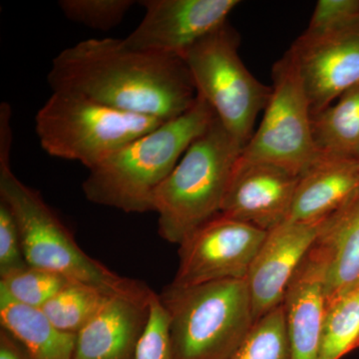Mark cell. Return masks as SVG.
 Masks as SVG:
<instances>
[{"label": "cell", "mask_w": 359, "mask_h": 359, "mask_svg": "<svg viewBox=\"0 0 359 359\" xmlns=\"http://www.w3.org/2000/svg\"><path fill=\"white\" fill-rule=\"evenodd\" d=\"M47 80L52 92L164 121L183 115L198 98L183 58L134 50L114 39L83 40L59 52Z\"/></svg>", "instance_id": "1"}, {"label": "cell", "mask_w": 359, "mask_h": 359, "mask_svg": "<svg viewBox=\"0 0 359 359\" xmlns=\"http://www.w3.org/2000/svg\"><path fill=\"white\" fill-rule=\"evenodd\" d=\"M215 118L211 106L198 95L183 115L162 123L90 170L82 185L85 197L125 212H154L158 187Z\"/></svg>", "instance_id": "2"}, {"label": "cell", "mask_w": 359, "mask_h": 359, "mask_svg": "<svg viewBox=\"0 0 359 359\" xmlns=\"http://www.w3.org/2000/svg\"><path fill=\"white\" fill-rule=\"evenodd\" d=\"M243 149L216 116L156 190L153 205L161 238L180 245L221 212Z\"/></svg>", "instance_id": "3"}, {"label": "cell", "mask_w": 359, "mask_h": 359, "mask_svg": "<svg viewBox=\"0 0 359 359\" xmlns=\"http://www.w3.org/2000/svg\"><path fill=\"white\" fill-rule=\"evenodd\" d=\"M0 200L18 223L28 266L54 271L109 294L148 297L152 292L144 283L123 278L89 257L41 195L14 175L11 160H0Z\"/></svg>", "instance_id": "4"}, {"label": "cell", "mask_w": 359, "mask_h": 359, "mask_svg": "<svg viewBox=\"0 0 359 359\" xmlns=\"http://www.w3.org/2000/svg\"><path fill=\"white\" fill-rule=\"evenodd\" d=\"M159 297L174 359H228L256 323L245 280L171 283Z\"/></svg>", "instance_id": "5"}, {"label": "cell", "mask_w": 359, "mask_h": 359, "mask_svg": "<svg viewBox=\"0 0 359 359\" xmlns=\"http://www.w3.org/2000/svg\"><path fill=\"white\" fill-rule=\"evenodd\" d=\"M164 122L123 112L78 94L52 92L35 115V132L47 154L77 161L90 171Z\"/></svg>", "instance_id": "6"}, {"label": "cell", "mask_w": 359, "mask_h": 359, "mask_svg": "<svg viewBox=\"0 0 359 359\" xmlns=\"http://www.w3.org/2000/svg\"><path fill=\"white\" fill-rule=\"evenodd\" d=\"M240 37L229 22L194 44L183 55L198 95L209 103L226 131L243 147L254 135L271 87L259 81L238 55Z\"/></svg>", "instance_id": "7"}, {"label": "cell", "mask_w": 359, "mask_h": 359, "mask_svg": "<svg viewBox=\"0 0 359 359\" xmlns=\"http://www.w3.org/2000/svg\"><path fill=\"white\" fill-rule=\"evenodd\" d=\"M304 82L285 52L273 67V86L263 120L240 160L263 162L299 176L320 156L314 144Z\"/></svg>", "instance_id": "8"}, {"label": "cell", "mask_w": 359, "mask_h": 359, "mask_svg": "<svg viewBox=\"0 0 359 359\" xmlns=\"http://www.w3.org/2000/svg\"><path fill=\"white\" fill-rule=\"evenodd\" d=\"M268 231L222 214L202 224L180 244L173 285L179 287L245 280Z\"/></svg>", "instance_id": "9"}, {"label": "cell", "mask_w": 359, "mask_h": 359, "mask_svg": "<svg viewBox=\"0 0 359 359\" xmlns=\"http://www.w3.org/2000/svg\"><path fill=\"white\" fill-rule=\"evenodd\" d=\"M287 54L304 82L313 118L359 84V16L330 32H304Z\"/></svg>", "instance_id": "10"}, {"label": "cell", "mask_w": 359, "mask_h": 359, "mask_svg": "<svg viewBox=\"0 0 359 359\" xmlns=\"http://www.w3.org/2000/svg\"><path fill=\"white\" fill-rule=\"evenodd\" d=\"M140 25L123 39L134 50L183 57L194 44L228 22L238 0H143Z\"/></svg>", "instance_id": "11"}, {"label": "cell", "mask_w": 359, "mask_h": 359, "mask_svg": "<svg viewBox=\"0 0 359 359\" xmlns=\"http://www.w3.org/2000/svg\"><path fill=\"white\" fill-rule=\"evenodd\" d=\"M325 221L287 219L268 231L245 278L256 323L282 306L292 276L313 248Z\"/></svg>", "instance_id": "12"}, {"label": "cell", "mask_w": 359, "mask_h": 359, "mask_svg": "<svg viewBox=\"0 0 359 359\" xmlns=\"http://www.w3.org/2000/svg\"><path fill=\"white\" fill-rule=\"evenodd\" d=\"M299 176L275 165L238 158L221 212L266 231L287 221Z\"/></svg>", "instance_id": "13"}, {"label": "cell", "mask_w": 359, "mask_h": 359, "mask_svg": "<svg viewBox=\"0 0 359 359\" xmlns=\"http://www.w3.org/2000/svg\"><path fill=\"white\" fill-rule=\"evenodd\" d=\"M148 297L111 295L76 334L73 359H136L150 316Z\"/></svg>", "instance_id": "14"}, {"label": "cell", "mask_w": 359, "mask_h": 359, "mask_svg": "<svg viewBox=\"0 0 359 359\" xmlns=\"http://www.w3.org/2000/svg\"><path fill=\"white\" fill-rule=\"evenodd\" d=\"M282 306L290 359H320L327 294L325 264L313 245L292 276Z\"/></svg>", "instance_id": "15"}, {"label": "cell", "mask_w": 359, "mask_h": 359, "mask_svg": "<svg viewBox=\"0 0 359 359\" xmlns=\"http://www.w3.org/2000/svg\"><path fill=\"white\" fill-rule=\"evenodd\" d=\"M359 191V160L323 154L299 176L289 219L323 221Z\"/></svg>", "instance_id": "16"}, {"label": "cell", "mask_w": 359, "mask_h": 359, "mask_svg": "<svg viewBox=\"0 0 359 359\" xmlns=\"http://www.w3.org/2000/svg\"><path fill=\"white\" fill-rule=\"evenodd\" d=\"M313 248L325 264L327 301L359 283V191L325 219Z\"/></svg>", "instance_id": "17"}, {"label": "cell", "mask_w": 359, "mask_h": 359, "mask_svg": "<svg viewBox=\"0 0 359 359\" xmlns=\"http://www.w3.org/2000/svg\"><path fill=\"white\" fill-rule=\"evenodd\" d=\"M0 323L33 359H73L76 334L58 330L41 309L14 301L0 290Z\"/></svg>", "instance_id": "18"}, {"label": "cell", "mask_w": 359, "mask_h": 359, "mask_svg": "<svg viewBox=\"0 0 359 359\" xmlns=\"http://www.w3.org/2000/svg\"><path fill=\"white\" fill-rule=\"evenodd\" d=\"M311 128L318 152L359 160V84L314 116Z\"/></svg>", "instance_id": "19"}, {"label": "cell", "mask_w": 359, "mask_h": 359, "mask_svg": "<svg viewBox=\"0 0 359 359\" xmlns=\"http://www.w3.org/2000/svg\"><path fill=\"white\" fill-rule=\"evenodd\" d=\"M359 347V283L327 301L320 359H341Z\"/></svg>", "instance_id": "20"}, {"label": "cell", "mask_w": 359, "mask_h": 359, "mask_svg": "<svg viewBox=\"0 0 359 359\" xmlns=\"http://www.w3.org/2000/svg\"><path fill=\"white\" fill-rule=\"evenodd\" d=\"M111 295L114 294L93 285L71 282L41 309L58 330L77 334L98 313Z\"/></svg>", "instance_id": "21"}, {"label": "cell", "mask_w": 359, "mask_h": 359, "mask_svg": "<svg viewBox=\"0 0 359 359\" xmlns=\"http://www.w3.org/2000/svg\"><path fill=\"white\" fill-rule=\"evenodd\" d=\"M228 359H290L283 306L259 318Z\"/></svg>", "instance_id": "22"}, {"label": "cell", "mask_w": 359, "mask_h": 359, "mask_svg": "<svg viewBox=\"0 0 359 359\" xmlns=\"http://www.w3.org/2000/svg\"><path fill=\"white\" fill-rule=\"evenodd\" d=\"M71 282L72 280L54 271L28 266L0 278V290L20 304L42 309Z\"/></svg>", "instance_id": "23"}, {"label": "cell", "mask_w": 359, "mask_h": 359, "mask_svg": "<svg viewBox=\"0 0 359 359\" xmlns=\"http://www.w3.org/2000/svg\"><path fill=\"white\" fill-rule=\"evenodd\" d=\"M132 0H61L58 6L67 20L99 32H109L124 20Z\"/></svg>", "instance_id": "24"}, {"label": "cell", "mask_w": 359, "mask_h": 359, "mask_svg": "<svg viewBox=\"0 0 359 359\" xmlns=\"http://www.w3.org/2000/svg\"><path fill=\"white\" fill-rule=\"evenodd\" d=\"M136 359H174L166 309L159 294L153 292L150 316L137 348Z\"/></svg>", "instance_id": "25"}, {"label": "cell", "mask_w": 359, "mask_h": 359, "mask_svg": "<svg viewBox=\"0 0 359 359\" xmlns=\"http://www.w3.org/2000/svg\"><path fill=\"white\" fill-rule=\"evenodd\" d=\"M27 266L18 223L8 205L0 200V278Z\"/></svg>", "instance_id": "26"}, {"label": "cell", "mask_w": 359, "mask_h": 359, "mask_svg": "<svg viewBox=\"0 0 359 359\" xmlns=\"http://www.w3.org/2000/svg\"><path fill=\"white\" fill-rule=\"evenodd\" d=\"M359 16V0H318L306 32L323 33Z\"/></svg>", "instance_id": "27"}, {"label": "cell", "mask_w": 359, "mask_h": 359, "mask_svg": "<svg viewBox=\"0 0 359 359\" xmlns=\"http://www.w3.org/2000/svg\"><path fill=\"white\" fill-rule=\"evenodd\" d=\"M0 359H33L25 347L4 330L0 332Z\"/></svg>", "instance_id": "28"}]
</instances>
